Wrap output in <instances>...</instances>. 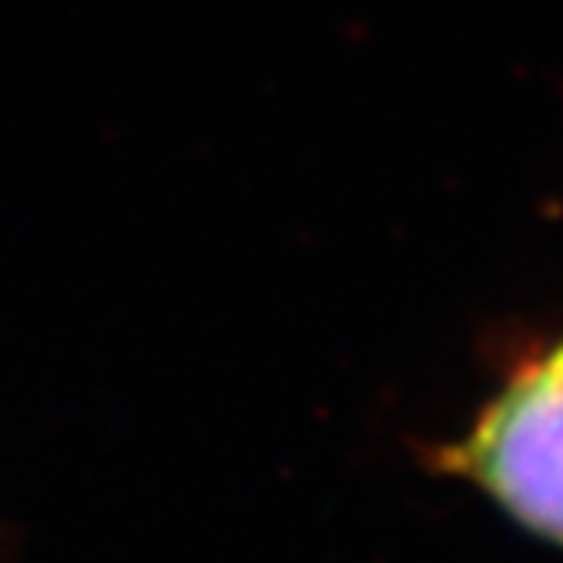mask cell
I'll list each match as a JSON object with an SVG mask.
<instances>
[{"label": "cell", "instance_id": "cell-1", "mask_svg": "<svg viewBox=\"0 0 563 563\" xmlns=\"http://www.w3.org/2000/svg\"><path fill=\"white\" fill-rule=\"evenodd\" d=\"M441 465L516 527L563 547V340L509 374Z\"/></svg>", "mask_w": 563, "mask_h": 563}]
</instances>
